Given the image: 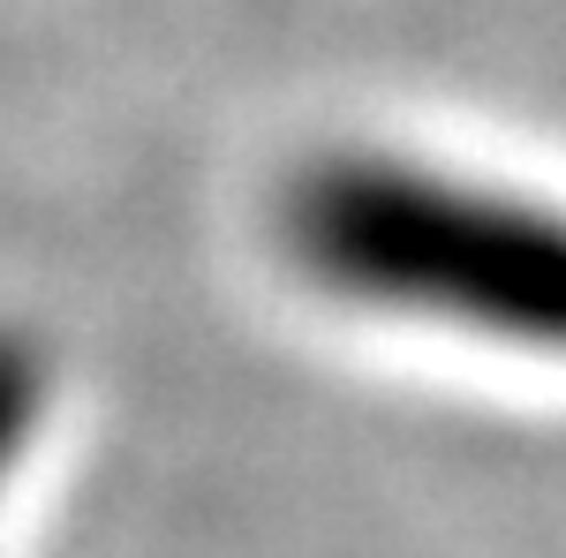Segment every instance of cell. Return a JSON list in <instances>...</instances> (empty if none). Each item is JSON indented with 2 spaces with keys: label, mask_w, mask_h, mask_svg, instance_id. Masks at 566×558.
Segmentation results:
<instances>
[{
  "label": "cell",
  "mask_w": 566,
  "mask_h": 558,
  "mask_svg": "<svg viewBox=\"0 0 566 558\" xmlns=\"http://www.w3.org/2000/svg\"><path fill=\"white\" fill-rule=\"evenodd\" d=\"M287 242L355 302L566 355V219L536 204L400 159H333L295 181Z\"/></svg>",
  "instance_id": "cell-1"
},
{
  "label": "cell",
  "mask_w": 566,
  "mask_h": 558,
  "mask_svg": "<svg viewBox=\"0 0 566 558\" xmlns=\"http://www.w3.org/2000/svg\"><path fill=\"white\" fill-rule=\"evenodd\" d=\"M39 408H45L39 347L0 325V475L15 468V453H23V438H31V423H39Z\"/></svg>",
  "instance_id": "cell-2"
}]
</instances>
